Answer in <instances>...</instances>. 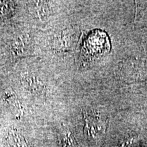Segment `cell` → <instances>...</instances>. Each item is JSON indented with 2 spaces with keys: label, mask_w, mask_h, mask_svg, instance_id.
Returning <instances> with one entry per match:
<instances>
[{
  "label": "cell",
  "mask_w": 147,
  "mask_h": 147,
  "mask_svg": "<svg viewBox=\"0 0 147 147\" xmlns=\"http://www.w3.org/2000/svg\"><path fill=\"white\" fill-rule=\"evenodd\" d=\"M11 50L15 57H24L30 55L32 51V43L27 35H21L13 40Z\"/></svg>",
  "instance_id": "obj_1"
},
{
  "label": "cell",
  "mask_w": 147,
  "mask_h": 147,
  "mask_svg": "<svg viewBox=\"0 0 147 147\" xmlns=\"http://www.w3.org/2000/svg\"><path fill=\"white\" fill-rule=\"evenodd\" d=\"M29 9L34 16L40 20H45L51 14L49 5L45 1H31Z\"/></svg>",
  "instance_id": "obj_2"
},
{
  "label": "cell",
  "mask_w": 147,
  "mask_h": 147,
  "mask_svg": "<svg viewBox=\"0 0 147 147\" xmlns=\"http://www.w3.org/2000/svg\"><path fill=\"white\" fill-rule=\"evenodd\" d=\"M25 87L32 93L42 94L45 91V85L41 79L34 76H28L23 78Z\"/></svg>",
  "instance_id": "obj_3"
},
{
  "label": "cell",
  "mask_w": 147,
  "mask_h": 147,
  "mask_svg": "<svg viewBox=\"0 0 147 147\" xmlns=\"http://www.w3.org/2000/svg\"><path fill=\"white\" fill-rule=\"evenodd\" d=\"M72 42L71 34L69 32H63L55 38L53 46L57 51L65 52L69 50Z\"/></svg>",
  "instance_id": "obj_4"
},
{
  "label": "cell",
  "mask_w": 147,
  "mask_h": 147,
  "mask_svg": "<svg viewBox=\"0 0 147 147\" xmlns=\"http://www.w3.org/2000/svg\"><path fill=\"white\" fill-rule=\"evenodd\" d=\"M8 141L12 147H29L25 138L16 129H11L8 132Z\"/></svg>",
  "instance_id": "obj_5"
},
{
  "label": "cell",
  "mask_w": 147,
  "mask_h": 147,
  "mask_svg": "<svg viewBox=\"0 0 147 147\" xmlns=\"http://www.w3.org/2000/svg\"><path fill=\"white\" fill-rule=\"evenodd\" d=\"M14 3L13 1H0V17H10L15 10Z\"/></svg>",
  "instance_id": "obj_6"
},
{
  "label": "cell",
  "mask_w": 147,
  "mask_h": 147,
  "mask_svg": "<svg viewBox=\"0 0 147 147\" xmlns=\"http://www.w3.org/2000/svg\"><path fill=\"white\" fill-rule=\"evenodd\" d=\"M5 100L12 107H15L18 109H21V104L18 102V100L16 95L12 92H8L5 95Z\"/></svg>",
  "instance_id": "obj_7"
},
{
  "label": "cell",
  "mask_w": 147,
  "mask_h": 147,
  "mask_svg": "<svg viewBox=\"0 0 147 147\" xmlns=\"http://www.w3.org/2000/svg\"><path fill=\"white\" fill-rule=\"evenodd\" d=\"M62 140H63V147H77L75 139L69 132L65 134Z\"/></svg>",
  "instance_id": "obj_8"
}]
</instances>
